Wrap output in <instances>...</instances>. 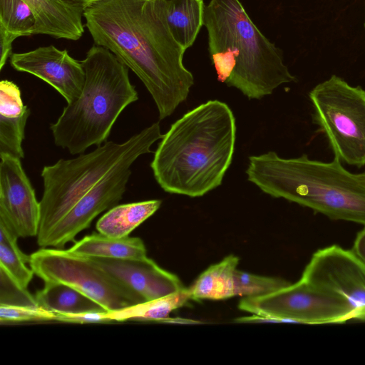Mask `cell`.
<instances>
[{
    "mask_svg": "<svg viewBox=\"0 0 365 365\" xmlns=\"http://www.w3.org/2000/svg\"><path fill=\"white\" fill-rule=\"evenodd\" d=\"M163 136L159 123H155L122 143L106 141L90 153L44 166L37 244L116 165L130 156L150 153L151 146Z\"/></svg>",
    "mask_w": 365,
    "mask_h": 365,
    "instance_id": "cell-6",
    "label": "cell"
},
{
    "mask_svg": "<svg viewBox=\"0 0 365 365\" xmlns=\"http://www.w3.org/2000/svg\"><path fill=\"white\" fill-rule=\"evenodd\" d=\"M95 44L110 51L140 78L163 120L184 102L194 78L173 37L165 0H98L83 5Z\"/></svg>",
    "mask_w": 365,
    "mask_h": 365,
    "instance_id": "cell-1",
    "label": "cell"
},
{
    "mask_svg": "<svg viewBox=\"0 0 365 365\" xmlns=\"http://www.w3.org/2000/svg\"><path fill=\"white\" fill-rule=\"evenodd\" d=\"M40 202L21 159L0 155V222L18 237L37 236Z\"/></svg>",
    "mask_w": 365,
    "mask_h": 365,
    "instance_id": "cell-12",
    "label": "cell"
},
{
    "mask_svg": "<svg viewBox=\"0 0 365 365\" xmlns=\"http://www.w3.org/2000/svg\"><path fill=\"white\" fill-rule=\"evenodd\" d=\"M71 1L78 2V3H81L83 5H84V4L93 2V1H98V0H71Z\"/></svg>",
    "mask_w": 365,
    "mask_h": 365,
    "instance_id": "cell-31",
    "label": "cell"
},
{
    "mask_svg": "<svg viewBox=\"0 0 365 365\" xmlns=\"http://www.w3.org/2000/svg\"><path fill=\"white\" fill-rule=\"evenodd\" d=\"M247 180L263 192L332 220L365 225V173H353L334 158L325 163L305 154L284 158L269 151L249 158Z\"/></svg>",
    "mask_w": 365,
    "mask_h": 365,
    "instance_id": "cell-3",
    "label": "cell"
},
{
    "mask_svg": "<svg viewBox=\"0 0 365 365\" xmlns=\"http://www.w3.org/2000/svg\"><path fill=\"white\" fill-rule=\"evenodd\" d=\"M289 284L280 278L257 275L237 269L234 274L235 296L243 297L266 295Z\"/></svg>",
    "mask_w": 365,
    "mask_h": 365,
    "instance_id": "cell-25",
    "label": "cell"
},
{
    "mask_svg": "<svg viewBox=\"0 0 365 365\" xmlns=\"http://www.w3.org/2000/svg\"><path fill=\"white\" fill-rule=\"evenodd\" d=\"M161 203L160 200H149L116 205L98 220L96 228L99 233L111 237L129 236L160 208Z\"/></svg>",
    "mask_w": 365,
    "mask_h": 365,
    "instance_id": "cell-18",
    "label": "cell"
},
{
    "mask_svg": "<svg viewBox=\"0 0 365 365\" xmlns=\"http://www.w3.org/2000/svg\"><path fill=\"white\" fill-rule=\"evenodd\" d=\"M10 63L16 71L32 74L56 90L71 103L83 89L85 71L81 63L70 56L67 50L53 45L41 46L24 53H14Z\"/></svg>",
    "mask_w": 365,
    "mask_h": 365,
    "instance_id": "cell-13",
    "label": "cell"
},
{
    "mask_svg": "<svg viewBox=\"0 0 365 365\" xmlns=\"http://www.w3.org/2000/svg\"><path fill=\"white\" fill-rule=\"evenodd\" d=\"M57 314L37 305L0 304V323L16 324L56 321Z\"/></svg>",
    "mask_w": 365,
    "mask_h": 365,
    "instance_id": "cell-26",
    "label": "cell"
},
{
    "mask_svg": "<svg viewBox=\"0 0 365 365\" xmlns=\"http://www.w3.org/2000/svg\"><path fill=\"white\" fill-rule=\"evenodd\" d=\"M38 305L56 314L106 310L81 292L64 284L44 282L35 294Z\"/></svg>",
    "mask_w": 365,
    "mask_h": 365,
    "instance_id": "cell-22",
    "label": "cell"
},
{
    "mask_svg": "<svg viewBox=\"0 0 365 365\" xmlns=\"http://www.w3.org/2000/svg\"><path fill=\"white\" fill-rule=\"evenodd\" d=\"M239 258L229 255L205 269L188 288L193 301L225 299L235 296L234 274Z\"/></svg>",
    "mask_w": 365,
    "mask_h": 365,
    "instance_id": "cell-19",
    "label": "cell"
},
{
    "mask_svg": "<svg viewBox=\"0 0 365 365\" xmlns=\"http://www.w3.org/2000/svg\"><path fill=\"white\" fill-rule=\"evenodd\" d=\"M138 158V155H132L116 165L76 202L38 246L62 249L80 232L89 227L99 214L116 205L125 192L131 175L130 166Z\"/></svg>",
    "mask_w": 365,
    "mask_h": 365,
    "instance_id": "cell-10",
    "label": "cell"
},
{
    "mask_svg": "<svg viewBox=\"0 0 365 365\" xmlns=\"http://www.w3.org/2000/svg\"><path fill=\"white\" fill-rule=\"evenodd\" d=\"M30 267L44 282L66 284L108 312L144 302L90 258L68 250L42 247L30 255Z\"/></svg>",
    "mask_w": 365,
    "mask_h": 365,
    "instance_id": "cell-9",
    "label": "cell"
},
{
    "mask_svg": "<svg viewBox=\"0 0 365 365\" xmlns=\"http://www.w3.org/2000/svg\"><path fill=\"white\" fill-rule=\"evenodd\" d=\"M203 25L219 81L250 99H261L280 85L296 81L281 51L255 25L239 0H210Z\"/></svg>",
    "mask_w": 365,
    "mask_h": 365,
    "instance_id": "cell-4",
    "label": "cell"
},
{
    "mask_svg": "<svg viewBox=\"0 0 365 365\" xmlns=\"http://www.w3.org/2000/svg\"><path fill=\"white\" fill-rule=\"evenodd\" d=\"M352 252L365 264V227L357 234Z\"/></svg>",
    "mask_w": 365,
    "mask_h": 365,
    "instance_id": "cell-30",
    "label": "cell"
},
{
    "mask_svg": "<svg viewBox=\"0 0 365 365\" xmlns=\"http://www.w3.org/2000/svg\"><path fill=\"white\" fill-rule=\"evenodd\" d=\"M36 17L34 34L76 41L83 32V5L71 0H24Z\"/></svg>",
    "mask_w": 365,
    "mask_h": 365,
    "instance_id": "cell-15",
    "label": "cell"
},
{
    "mask_svg": "<svg viewBox=\"0 0 365 365\" xmlns=\"http://www.w3.org/2000/svg\"><path fill=\"white\" fill-rule=\"evenodd\" d=\"M234 114L225 102L210 100L187 111L163 135L150 163L166 192L201 197L222 184L236 140Z\"/></svg>",
    "mask_w": 365,
    "mask_h": 365,
    "instance_id": "cell-2",
    "label": "cell"
},
{
    "mask_svg": "<svg viewBox=\"0 0 365 365\" xmlns=\"http://www.w3.org/2000/svg\"><path fill=\"white\" fill-rule=\"evenodd\" d=\"M18 238L0 222V269L18 285L27 289L34 273L26 265L29 262L30 256L21 251L17 245Z\"/></svg>",
    "mask_w": 365,
    "mask_h": 365,
    "instance_id": "cell-23",
    "label": "cell"
},
{
    "mask_svg": "<svg viewBox=\"0 0 365 365\" xmlns=\"http://www.w3.org/2000/svg\"><path fill=\"white\" fill-rule=\"evenodd\" d=\"M301 279L343 297L365 320V264L352 250L338 245L317 250Z\"/></svg>",
    "mask_w": 365,
    "mask_h": 365,
    "instance_id": "cell-11",
    "label": "cell"
},
{
    "mask_svg": "<svg viewBox=\"0 0 365 365\" xmlns=\"http://www.w3.org/2000/svg\"><path fill=\"white\" fill-rule=\"evenodd\" d=\"M36 17L24 0H0V27L14 36L34 34Z\"/></svg>",
    "mask_w": 365,
    "mask_h": 365,
    "instance_id": "cell-24",
    "label": "cell"
},
{
    "mask_svg": "<svg viewBox=\"0 0 365 365\" xmlns=\"http://www.w3.org/2000/svg\"><path fill=\"white\" fill-rule=\"evenodd\" d=\"M313 119L334 157L350 165H365V89L333 75L309 93Z\"/></svg>",
    "mask_w": 365,
    "mask_h": 365,
    "instance_id": "cell-7",
    "label": "cell"
},
{
    "mask_svg": "<svg viewBox=\"0 0 365 365\" xmlns=\"http://www.w3.org/2000/svg\"><path fill=\"white\" fill-rule=\"evenodd\" d=\"M190 300L191 295L188 288H186L160 298L108 312V314L113 322L135 320L170 322L172 319L168 318L169 314L173 311L187 305Z\"/></svg>",
    "mask_w": 365,
    "mask_h": 365,
    "instance_id": "cell-21",
    "label": "cell"
},
{
    "mask_svg": "<svg viewBox=\"0 0 365 365\" xmlns=\"http://www.w3.org/2000/svg\"><path fill=\"white\" fill-rule=\"evenodd\" d=\"M29 108L24 105L19 86L12 81L0 82V155L24 158L22 143Z\"/></svg>",
    "mask_w": 365,
    "mask_h": 365,
    "instance_id": "cell-16",
    "label": "cell"
},
{
    "mask_svg": "<svg viewBox=\"0 0 365 365\" xmlns=\"http://www.w3.org/2000/svg\"><path fill=\"white\" fill-rule=\"evenodd\" d=\"M68 250L86 257L140 259L147 257L143 241L135 237H111L101 233L85 236Z\"/></svg>",
    "mask_w": 365,
    "mask_h": 365,
    "instance_id": "cell-17",
    "label": "cell"
},
{
    "mask_svg": "<svg viewBox=\"0 0 365 365\" xmlns=\"http://www.w3.org/2000/svg\"><path fill=\"white\" fill-rule=\"evenodd\" d=\"M1 289L0 304L14 305H37L35 296L31 295L13 281L6 272L0 269Z\"/></svg>",
    "mask_w": 365,
    "mask_h": 365,
    "instance_id": "cell-27",
    "label": "cell"
},
{
    "mask_svg": "<svg viewBox=\"0 0 365 365\" xmlns=\"http://www.w3.org/2000/svg\"><path fill=\"white\" fill-rule=\"evenodd\" d=\"M16 38L0 27V70L1 71L11 55L12 43Z\"/></svg>",
    "mask_w": 365,
    "mask_h": 365,
    "instance_id": "cell-29",
    "label": "cell"
},
{
    "mask_svg": "<svg viewBox=\"0 0 365 365\" xmlns=\"http://www.w3.org/2000/svg\"><path fill=\"white\" fill-rule=\"evenodd\" d=\"M238 307L252 314L247 322L322 324L361 319L347 299L302 279L266 295L243 297Z\"/></svg>",
    "mask_w": 365,
    "mask_h": 365,
    "instance_id": "cell-8",
    "label": "cell"
},
{
    "mask_svg": "<svg viewBox=\"0 0 365 365\" xmlns=\"http://www.w3.org/2000/svg\"><path fill=\"white\" fill-rule=\"evenodd\" d=\"M364 27H365V23H364Z\"/></svg>",
    "mask_w": 365,
    "mask_h": 365,
    "instance_id": "cell-32",
    "label": "cell"
},
{
    "mask_svg": "<svg viewBox=\"0 0 365 365\" xmlns=\"http://www.w3.org/2000/svg\"><path fill=\"white\" fill-rule=\"evenodd\" d=\"M88 258L143 302L186 289L175 274L163 269L148 257L140 259Z\"/></svg>",
    "mask_w": 365,
    "mask_h": 365,
    "instance_id": "cell-14",
    "label": "cell"
},
{
    "mask_svg": "<svg viewBox=\"0 0 365 365\" xmlns=\"http://www.w3.org/2000/svg\"><path fill=\"white\" fill-rule=\"evenodd\" d=\"M170 30L185 50L190 47L203 25V0H165Z\"/></svg>",
    "mask_w": 365,
    "mask_h": 365,
    "instance_id": "cell-20",
    "label": "cell"
},
{
    "mask_svg": "<svg viewBox=\"0 0 365 365\" xmlns=\"http://www.w3.org/2000/svg\"><path fill=\"white\" fill-rule=\"evenodd\" d=\"M81 63L85 81L81 95L50 125L56 145L71 155L106 143L122 111L138 99L129 68L108 49L93 45Z\"/></svg>",
    "mask_w": 365,
    "mask_h": 365,
    "instance_id": "cell-5",
    "label": "cell"
},
{
    "mask_svg": "<svg viewBox=\"0 0 365 365\" xmlns=\"http://www.w3.org/2000/svg\"><path fill=\"white\" fill-rule=\"evenodd\" d=\"M57 322L88 324L113 322L106 310H92L73 314H57Z\"/></svg>",
    "mask_w": 365,
    "mask_h": 365,
    "instance_id": "cell-28",
    "label": "cell"
}]
</instances>
